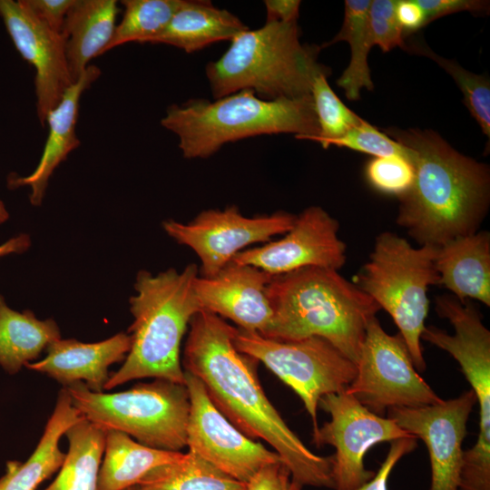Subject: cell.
Wrapping results in <instances>:
<instances>
[{
    "mask_svg": "<svg viewBox=\"0 0 490 490\" xmlns=\"http://www.w3.org/2000/svg\"><path fill=\"white\" fill-rule=\"evenodd\" d=\"M189 328L183 369L201 381L219 411L248 437L267 442L293 482L333 489L332 456L314 454L286 424L260 385L259 362L236 348V327L201 309Z\"/></svg>",
    "mask_w": 490,
    "mask_h": 490,
    "instance_id": "1",
    "label": "cell"
},
{
    "mask_svg": "<svg viewBox=\"0 0 490 490\" xmlns=\"http://www.w3.org/2000/svg\"><path fill=\"white\" fill-rule=\"evenodd\" d=\"M414 168L410 188L398 196L397 223L420 246L440 247L479 230L490 204V171L461 154L432 130L389 127Z\"/></svg>",
    "mask_w": 490,
    "mask_h": 490,
    "instance_id": "2",
    "label": "cell"
},
{
    "mask_svg": "<svg viewBox=\"0 0 490 490\" xmlns=\"http://www.w3.org/2000/svg\"><path fill=\"white\" fill-rule=\"evenodd\" d=\"M272 320L266 338L299 340L319 337L358 363L366 328L381 309L338 270L307 267L273 276L268 288Z\"/></svg>",
    "mask_w": 490,
    "mask_h": 490,
    "instance_id": "3",
    "label": "cell"
},
{
    "mask_svg": "<svg viewBox=\"0 0 490 490\" xmlns=\"http://www.w3.org/2000/svg\"><path fill=\"white\" fill-rule=\"evenodd\" d=\"M199 267L188 264L152 274L140 270L129 299L133 318L128 332L132 345L122 367L110 376L104 390L126 382L153 377L185 385L181 344L192 318L201 309L194 291Z\"/></svg>",
    "mask_w": 490,
    "mask_h": 490,
    "instance_id": "4",
    "label": "cell"
},
{
    "mask_svg": "<svg viewBox=\"0 0 490 490\" xmlns=\"http://www.w3.org/2000/svg\"><path fill=\"white\" fill-rule=\"evenodd\" d=\"M161 123L177 135L187 159L210 157L224 144L248 137L293 133L309 140L319 132L311 94L264 100L250 90L214 102L191 99L170 105Z\"/></svg>",
    "mask_w": 490,
    "mask_h": 490,
    "instance_id": "5",
    "label": "cell"
},
{
    "mask_svg": "<svg viewBox=\"0 0 490 490\" xmlns=\"http://www.w3.org/2000/svg\"><path fill=\"white\" fill-rule=\"evenodd\" d=\"M318 46L302 44L297 21L266 22L237 34L227 51L206 66L212 95L219 99L250 90L264 100L310 95L314 79L329 74L318 62Z\"/></svg>",
    "mask_w": 490,
    "mask_h": 490,
    "instance_id": "6",
    "label": "cell"
},
{
    "mask_svg": "<svg viewBox=\"0 0 490 490\" xmlns=\"http://www.w3.org/2000/svg\"><path fill=\"white\" fill-rule=\"evenodd\" d=\"M436 250L432 245L414 248L395 232H381L368 261L352 281L390 315L420 371L426 369L421 335L429 309L427 291L439 284Z\"/></svg>",
    "mask_w": 490,
    "mask_h": 490,
    "instance_id": "7",
    "label": "cell"
},
{
    "mask_svg": "<svg viewBox=\"0 0 490 490\" xmlns=\"http://www.w3.org/2000/svg\"><path fill=\"white\" fill-rule=\"evenodd\" d=\"M64 387L81 416L105 431L122 432L160 450L187 446L190 398L185 385L157 378L115 393L93 392L83 382Z\"/></svg>",
    "mask_w": 490,
    "mask_h": 490,
    "instance_id": "8",
    "label": "cell"
},
{
    "mask_svg": "<svg viewBox=\"0 0 490 490\" xmlns=\"http://www.w3.org/2000/svg\"><path fill=\"white\" fill-rule=\"evenodd\" d=\"M236 348L262 363L301 399L318 429V407L321 397L346 390L356 376V365L328 340L309 337L279 340L236 328Z\"/></svg>",
    "mask_w": 490,
    "mask_h": 490,
    "instance_id": "9",
    "label": "cell"
},
{
    "mask_svg": "<svg viewBox=\"0 0 490 490\" xmlns=\"http://www.w3.org/2000/svg\"><path fill=\"white\" fill-rule=\"evenodd\" d=\"M356 376L346 388L372 413L383 416L389 408H415L442 398L417 373L399 333H387L377 316L368 323Z\"/></svg>",
    "mask_w": 490,
    "mask_h": 490,
    "instance_id": "10",
    "label": "cell"
},
{
    "mask_svg": "<svg viewBox=\"0 0 490 490\" xmlns=\"http://www.w3.org/2000/svg\"><path fill=\"white\" fill-rule=\"evenodd\" d=\"M318 407L330 416V420L312 434V442L317 446L329 445L336 449L331 456L334 490H355L375 475L364 464L373 446L415 436L391 418L369 411L346 390L324 396Z\"/></svg>",
    "mask_w": 490,
    "mask_h": 490,
    "instance_id": "11",
    "label": "cell"
},
{
    "mask_svg": "<svg viewBox=\"0 0 490 490\" xmlns=\"http://www.w3.org/2000/svg\"><path fill=\"white\" fill-rule=\"evenodd\" d=\"M295 218L283 211L247 217L231 205L224 210H205L185 223L166 220L162 226L178 244L196 253L201 262L199 275L211 278L245 247L269 242L271 237L288 232Z\"/></svg>",
    "mask_w": 490,
    "mask_h": 490,
    "instance_id": "12",
    "label": "cell"
},
{
    "mask_svg": "<svg viewBox=\"0 0 490 490\" xmlns=\"http://www.w3.org/2000/svg\"><path fill=\"white\" fill-rule=\"evenodd\" d=\"M184 372L190 398L188 451L244 484L265 466L281 461L275 451L236 428L214 406L201 381Z\"/></svg>",
    "mask_w": 490,
    "mask_h": 490,
    "instance_id": "13",
    "label": "cell"
},
{
    "mask_svg": "<svg viewBox=\"0 0 490 490\" xmlns=\"http://www.w3.org/2000/svg\"><path fill=\"white\" fill-rule=\"evenodd\" d=\"M338 221L319 206L296 215L291 229L278 240L243 250L231 260L259 268L272 276L307 267L340 270L346 243L338 238Z\"/></svg>",
    "mask_w": 490,
    "mask_h": 490,
    "instance_id": "14",
    "label": "cell"
},
{
    "mask_svg": "<svg viewBox=\"0 0 490 490\" xmlns=\"http://www.w3.org/2000/svg\"><path fill=\"white\" fill-rule=\"evenodd\" d=\"M476 398L469 389L460 396L415 408L392 407L388 418L423 440L431 464L429 490H458L463 466V440Z\"/></svg>",
    "mask_w": 490,
    "mask_h": 490,
    "instance_id": "15",
    "label": "cell"
},
{
    "mask_svg": "<svg viewBox=\"0 0 490 490\" xmlns=\"http://www.w3.org/2000/svg\"><path fill=\"white\" fill-rule=\"evenodd\" d=\"M0 16L16 50L35 70L36 113L44 126L50 111L74 83L64 38L41 22L25 0H0Z\"/></svg>",
    "mask_w": 490,
    "mask_h": 490,
    "instance_id": "16",
    "label": "cell"
},
{
    "mask_svg": "<svg viewBox=\"0 0 490 490\" xmlns=\"http://www.w3.org/2000/svg\"><path fill=\"white\" fill-rule=\"evenodd\" d=\"M272 277L254 266L231 261L213 277L199 275L194 291L201 309L263 336L273 316L267 292Z\"/></svg>",
    "mask_w": 490,
    "mask_h": 490,
    "instance_id": "17",
    "label": "cell"
},
{
    "mask_svg": "<svg viewBox=\"0 0 490 490\" xmlns=\"http://www.w3.org/2000/svg\"><path fill=\"white\" fill-rule=\"evenodd\" d=\"M131 345L127 332L94 343L61 338L47 347L43 359L24 367L47 375L64 387L83 382L93 392H103L110 366L124 361Z\"/></svg>",
    "mask_w": 490,
    "mask_h": 490,
    "instance_id": "18",
    "label": "cell"
},
{
    "mask_svg": "<svg viewBox=\"0 0 490 490\" xmlns=\"http://www.w3.org/2000/svg\"><path fill=\"white\" fill-rule=\"evenodd\" d=\"M100 74V68L90 64L81 77L66 90L60 103L46 117L48 135L37 166L25 177L8 179L10 188L21 186L30 188L29 201L32 205L37 207L42 204L52 174L80 145L76 123L81 97Z\"/></svg>",
    "mask_w": 490,
    "mask_h": 490,
    "instance_id": "19",
    "label": "cell"
},
{
    "mask_svg": "<svg viewBox=\"0 0 490 490\" xmlns=\"http://www.w3.org/2000/svg\"><path fill=\"white\" fill-rule=\"evenodd\" d=\"M445 351L459 364L479 405L475 445L464 450L462 474L490 476V336L470 330L450 338Z\"/></svg>",
    "mask_w": 490,
    "mask_h": 490,
    "instance_id": "20",
    "label": "cell"
},
{
    "mask_svg": "<svg viewBox=\"0 0 490 490\" xmlns=\"http://www.w3.org/2000/svg\"><path fill=\"white\" fill-rule=\"evenodd\" d=\"M435 267L439 284L459 300L490 306V233L486 230L456 238L437 247Z\"/></svg>",
    "mask_w": 490,
    "mask_h": 490,
    "instance_id": "21",
    "label": "cell"
},
{
    "mask_svg": "<svg viewBox=\"0 0 490 490\" xmlns=\"http://www.w3.org/2000/svg\"><path fill=\"white\" fill-rule=\"evenodd\" d=\"M118 14L115 0L74 1L61 31L73 83L81 77L92 59L106 52Z\"/></svg>",
    "mask_w": 490,
    "mask_h": 490,
    "instance_id": "22",
    "label": "cell"
},
{
    "mask_svg": "<svg viewBox=\"0 0 490 490\" xmlns=\"http://www.w3.org/2000/svg\"><path fill=\"white\" fill-rule=\"evenodd\" d=\"M82 417L73 406L66 388L63 387L34 453L24 463H6L5 474L0 477V490H35L59 470L65 458V453L60 450L59 441L66 430Z\"/></svg>",
    "mask_w": 490,
    "mask_h": 490,
    "instance_id": "23",
    "label": "cell"
},
{
    "mask_svg": "<svg viewBox=\"0 0 490 490\" xmlns=\"http://www.w3.org/2000/svg\"><path fill=\"white\" fill-rule=\"evenodd\" d=\"M248 27L233 14L210 1L182 0L165 30L151 44H164L192 53L220 42L231 41Z\"/></svg>",
    "mask_w": 490,
    "mask_h": 490,
    "instance_id": "24",
    "label": "cell"
},
{
    "mask_svg": "<svg viewBox=\"0 0 490 490\" xmlns=\"http://www.w3.org/2000/svg\"><path fill=\"white\" fill-rule=\"evenodd\" d=\"M103 454L98 490H125L136 485L149 471L179 460L184 453L149 447L122 432L108 430Z\"/></svg>",
    "mask_w": 490,
    "mask_h": 490,
    "instance_id": "25",
    "label": "cell"
},
{
    "mask_svg": "<svg viewBox=\"0 0 490 490\" xmlns=\"http://www.w3.org/2000/svg\"><path fill=\"white\" fill-rule=\"evenodd\" d=\"M59 338L60 328L53 318L39 319L29 309L16 311L0 294V365L8 374L19 372Z\"/></svg>",
    "mask_w": 490,
    "mask_h": 490,
    "instance_id": "26",
    "label": "cell"
},
{
    "mask_svg": "<svg viewBox=\"0 0 490 490\" xmlns=\"http://www.w3.org/2000/svg\"><path fill=\"white\" fill-rule=\"evenodd\" d=\"M106 431L83 416L64 436L68 451L53 483L44 490H98Z\"/></svg>",
    "mask_w": 490,
    "mask_h": 490,
    "instance_id": "27",
    "label": "cell"
},
{
    "mask_svg": "<svg viewBox=\"0 0 490 490\" xmlns=\"http://www.w3.org/2000/svg\"><path fill=\"white\" fill-rule=\"evenodd\" d=\"M370 4V0L345 1L344 21L339 32L321 46L328 47L341 41L350 45L349 64L337 84L351 101L359 99L363 88L371 91L374 87L368 64V55L373 47L368 28Z\"/></svg>",
    "mask_w": 490,
    "mask_h": 490,
    "instance_id": "28",
    "label": "cell"
},
{
    "mask_svg": "<svg viewBox=\"0 0 490 490\" xmlns=\"http://www.w3.org/2000/svg\"><path fill=\"white\" fill-rule=\"evenodd\" d=\"M139 490H246L211 464L188 451L179 460L149 471L137 484Z\"/></svg>",
    "mask_w": 490,
    "mask_h": 490,
    "instance_id": "29",
    "label": "cell"
},
{
    "mask_svg": "<svg viewBox=\"0 0 490 490\" xmlns=\"http://www.w3.org/2000/svg\"><path fill=\"white\" fill-rule=\"evenodd\" d=\"M182 0H123V14L107 47L126 43H152L169 24Z\"/></svg>",
    "mask_w": 490,
    "mask_h": 490,
    "instance_id": "30",
    "label": "cell"
},
{
    "mask_svg": "<svg viewBox=\"0 0 490 490\" xmlns=\"http://www.w3.org/2000/svg\"><path fill=\"white\" fill-rule=\"evenodd\" d=\"M409 54L426 56L435 61L455 80L464 95V103L471 115L480 125L483 132L490 137V83L486 77L475 74L457 63L446 59L434 53L418 39L406 43Z\"/></svg>",
    "mask_w": 490,
    "mask_h": 490,
    "instance_id": "31",
    "label": "cell"
},
{
    "mask_svg": "<svg viewBox=\"0 0 490 490\" xmlns=\"http://www.w3.org/2000/svg\"><path fill=\"white\" fill-rule=\"evenodd\" d=\"M328 74H320L311 86V97L318 124V135L310 137L321 145L338 139L358 125L363 119L348 108L329 86Z\"/></svg>",
    "mask_w": 490,
    "mask_h": 490,
    "instance_id": "32",
    "label": "cell"
},
{
    "mask_svg": "<svg viewBox=\"0 0 490 490\" xmlns=\"http://www.w3.org/2000/svg\"><path fill=\"white\" fill-rule=\"evenodd\" d=\"M331 145L346 147L375 157L397 155L408 159L402 145L365 120L343 136L324 142L322 147L327 149Z\"/></svg>",
    "mask_w": 490,
    "mask_h": 490,
    "instance_id": "33",
    "label": "cell"
},
{
    "mask_svg": "<svg viewBox=\"0 0 490 490\" xmlns=\"http://www.w3.org/2000/svg\"><path fill=\"white\" fill-rule=\"evenodd\" d=\"M366 174L377 190L397 197L410 188L415 177L409 160L397 155L375 157L368 163Z\"/></svg>",
    "mask_w": 490,
    "mask_h": 490,
    "instance_id": "34",
    "label": "cell"
},
{
    "mask_svg": "<svg viewBox=\"0 0 490 490\" xmlns=\"http://www.w3.org/2000/svg\"><path fill=\"white\" fill-rule=\"evenodd\" d=\"M368 28L372 45L383 52L396 47L405 50V35L396 16L395 0H373L368 10Z\"/></svg>",
    "mask_w": 490,
    "mask_h": 490,
    "instance_id": "35",
    "label": "cell"
},
{
    "mask_svg": "<svg viewBox=\"0 0 490 490\" xmlns=\"http://www.w3.org/2000/svg\"><path fill=\"white\" fill-rule=\"evenodd\" d=\"M416 436L390 442L389 451L375 475L355 490H387L388 476L396 464L416 447Z\"/></svg>",
    "mask_w": 490,
    "mask_h": 490,
    "instance_id": "36",
    "label": "cell"
},
{
    "mask_svg": "<svg viewBox=\"0 0 490 490\" xmlns=\"http://www.w3.org/2000/svg\"><path fill=\"white\" fill-rule=\"evenodd\" d=\"M425 14L426 25L431 21L454 13L486 12L488 1L482 0H416Z\"/></svg>",
    "mask_w": 490,
    "mask_h": 490,
    "instance_id": "37",
    "label": "cell"
},
{
    "mask_svg": "<svg viewBox=\"0 0 490 490\" xmlns=\"http://www.w3.org/2000/svg\"><path fill=\"white\" fill-rule=\"evenodd\" d=\"M290 472L282 461L260 469L246 484V490H289Z\"/></svg>",
    "mask_w": 490,
    "mask_h": 490,
    "instance_id": "38",
    "label": "cell"
},
{
    "mask_svg": "<svg viewBox=\"0 0 490 490\" xmlns=\"http://www.w3.org/2000/svg\"><path fill=\"white\" fill-rule=\"evenodd\" d=\"M74 0H25L35 16L55 32L61 33L65 16Z\"/></svg>",
    "mask_w": 490,
    "mask_h": 490,
    "instance_id": "39",
    "label": "cell"
},
{
    "mask_svg": "<svg viewBox=\"0 0 490 490\" xmlns=\"http://www.w3.org/2000/svg\"><path fill=\"white\" fill-rule=\"evenodd\" d=\"M396 16L404 35L426 25L424 11L416 0H397Z\"/></svg>",
    "mask_w": 490,
    "mask_h": 490,
    "instance_id": "40",
    "label": "cell"
},
{
    "mask_svg": "<svg viewBox=\"0 0 490 490\" xmlns=\"http://www.w3.org/2000/svg\"><path fill=\"white\" fill-rule=\"evenodd\" d=\"M264 4L267 12L266 22L298 21L300 1L267 0Z\"/></svg>",
    "mask_w": 490,
    "mask_h": 490,
    "instance_id": "41",
    "label": "cell"
},
{
    "mask_svg": "<svg viewBox=\"0 0 490 490\" xmlns=\"http://www.w3.org/2000/svg\"><path fill=\"white\" fill-rule=\"evenodd\" d=\"M31 243V238L28 234H18L0 245V258L13 253L25 252L30 248Z\"/></svg>",
    "mask_w": 490,
    "mask_h": 490,
    "instance_id": "42",
    "label": "cell"
},
{
    "mask_svg": "<svg viewBox=\"0 0 490 490\" xmlns=\"http://www.w3.org/2000/svg\"><path fill=\"white\" fill-rule=\"evenodd\" d=\"M9 218V212L5 203L0 200V225L5 223Z\"/></svg>",
    "mask_w": 490,
    "mask_h": 490,
    "instance_id": "43",
    "label": "cell"
},
{
    "mask_svg": "<svg viewBox=\"0 0 490 490\" xmlns=\"http://www.w3.org/2000/svg\"><path fill=\"white\" fill-rule=\"evenodd\" d=\"M301 486L291 480L289 490H301Z\"/></svg>",
    "mask_w": 490,
    "mask_h": 490,
    "instance_id": "44",
    "label": "cell"
},
{
    "mask_svg": "<svg viewBox=\"0 0 490 490\" xmlns=\"http://www.w3.org/2000/svg\"><path fill=\"white\" fill-rule=\"evenodd\" d=\"M125 490H139V488H138V486H137V485H133V486H132V487H129V488H127V489H125Z\"/></svg>",
    "mask_w": 490,
    "mask_h": 490,
    "instance_id": "45",
    "label": "cell"
}]
</instances>
